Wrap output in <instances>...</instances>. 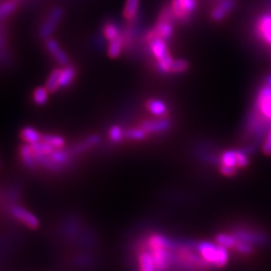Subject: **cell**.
<instances>
[{"label": "cell", "mask_w": 271, "mask_h": 271, "mask_svg": "<svg viewBox=\"0 0 271 271\" xmlns=\"http://www.w3.org/2000/svg\"><path fill=\"white\" fill-rule=\"evenodd\" d=\"M229 259V253H228V248L222 246L219 244V249H218V257H217V261L215 264V267H224Z\"/></svg>", "instance_id": "30"}, {"label": "cell", "mask_w": 271, "mask_h": 271, "mask_svg": "<svg viewBox=\"0 0 271 271\" xmlns=\"http://www.w3.org/2000/svg\"><path fill=\"white\" fill-rule=\"evenodd\" d=\"M77 77V69L72 66L68 65L62 69L61 78H60V88L67 89L73 85Z\"/></svg>", "instance_id": "13"}, {"label": "cell", "mask_w": 271, "mask_h": 271, "mask_svg": "<svg viewBox=\"0 0 271 271\" xmlns=\"http://www.w3.org/2000/svg\"><path fill=\"white\" fill-rule=\"evenodd\" d=\"M189 69V63L185 60H174L172 67H171V73L172 74H182L186 72Z\"/></svg>", "instance_id": "31"}, {"label": "cell", "mask_w": 271, "mask_h": 271, "mask_svg": "<svg viewBox=\"0 0 271 271\" xmlns=\"http://www.w3.org/2000/svg\"><path fill=\"white\" fill-rule=\"evenodd\" d=\"M197 0H172L170 4L175 20L186 22L197 8Z\"/></svg>", "instance_id": "1"}, {"label": "cell", "mask_w": 271, "mask_h": 271, "mask_svg": "<svg viewBox=\"0 0 271 271\" xmlns=\"http://www.w3.org/2000/svg\"><path fill=\"white\" fill-rule=\"evenodd\" d=\"M215 241L217 244H220L228 249H234L237 243V239L230 233H219L215 237Z\"/></svg>", "instance_id": "21"}, {"label": "cell", "mask_w": 271, "mask_h": 271, "mask_svg": "<svg viewBox=\"0 0 271 271\" xmlns=\"http://www.w3.org/2000/svg\"><path fill=\"white\" fill-rule=\"evenodd\" d=\"M17 9V4L15 1L9 0L0 4V20H3L10 15H12Z\"/></svg>", "instance_id": "25"}, {"label": "cell", "mask_w": 271, "mask_h": 271, "mask_svg": "<svg viewBox=\"0 0 271 271\" xmlns=\"http://www.w3.org/2000/svg\"><path fill=\"white\" fill-rule=\"evenodd\" d=\"M64 14L65 12L61 7L52 8L39 29V37L44 40L49 38L52 33L56 31L58 25L64 17Z\"/></svg>", "instance_id": "3"}, {"label": "cell", "mask_w": 271, "mask_h": 271, "mask_svg": "<svg viewBox=\"0 0 271 271\" xmlns=\"http://www.w3.org/2000/svg\"><path fill=\"white\" fill-rule=\"evenodd\" d=\"M45 48L51 54V57L56 60L61 66L66 67L69 65V63H70L69 56L56 39L51 38V37L45 39Z\"/></svg>", "instance_id": "6"}, {"label": "cell", "mask_w": 271, "mask_h": 271, "mask_svg": "<svg viewBox=\"0 0 271 271\" xmlns=\"http://www.w3.org/2000/svg\"><path fill=\"white\" fill-rule=\"evenodd\" d=\"M61 72L62 70L61 69H56V70H53L46 83H45V88L48 90L49 92H56L60 88V78H61Z\"/></svg>", "instance_id": "20"}, {"label": "cell", "mask_w": 271, "mask_h": 271, "mask_svg": "<svg viewBox=\"0 0 271 271\" xmlns=\"http://www.w3.org/2000/svg\"><path fill=\"white\" fill-rule=\"evenodd\" d=\"M108 138L116 144H120L125 140V131L122 127L114 125L108 130Z\"/></svg>", "instance_id": "28"}, {"label": "cell", "mask_w": 271, "mask_h": 271, "mask_svg": "<svg viewBox=\"0 0 271 271\" xmlns=\"http://www.w3.org/2000/svg\"><path fill=\"white\" fill-rule=\"evenodd\" d=\"M219 1H222V0H219Z\"/></svg>", "instance_id": "37"}, {"label": "cell", "mask_w": 271, "mask_h": 271, "mask_svg": "<svg viewBox=\"0 0 271 271\" xmlns=\"http://www.w3.org/2000/svg\"><path fill=\"white\" fill-rule=\"evenodd\" d=\"M256 32L258 37L271 45V14H263L259 17L256 25Z\"/></svg>", "instance_id": "9"}, {"label": "cell", "mask_w": 271, "mask_h": 271, "mask_svg": "<svg viewBox=\"0 0 271 271\" xmlns=\"http://www.w3.org/2000/svg\"><path fill=\"white\" fill-rule=\"evenodd\" d=\"M236 159H237V167L239 168H245L250 164V160L248 158V155L241 149V150H235Z\"/></svg>", "instance_id": "32"}, {"label": "cell", "mask_w": 271, "mask_h": 271, "mask_svg": "<svg viewBox=\"0 0 271 271\" xmlns=\"http://www.w3.org/2000/svg\"><path fill=\"white\" fill-rule=\"evenodd\" d=\"M19 156L22 164L29 170H33L38 165L37 160L32 152L31 146L29 144H24L19 149Z\"/></svg>", "instance_id": "11"}, {"label": "cell", "mask_w": 271, "mask_h": 271, "mask_svg": "<svg viewBox=\"0 0 271 271\" xmlns=\"http://www.w3.org/2000/svg\"><path fill=\"white\" fill-rule=\"evenodd\" d=\"M100 142V137L98 135H91L86 138L83 142L76 144L70 151L72 154H81L87 150L95 147Z\"/></svg>", "instance_id": "14"}, {"label": "cell", "mask_w": 271, "mask_h": 271, "mask_svg": "<svg viewBox=\"0 0 271 271\" xmlns=\"http://www.w3.org/2000/svg\"><path fill=\"white\" fill-rule=\"evenodd\" d=\"M173 62L174 60L171 57V54L168 53L167 56H165L163 59L157 61V64H156L157 71H159L161 74H170Z\"/></svg>", "instance_id": "27"}, {"label": "cell", "mask_w": 271, "mask_h": 271, "mask_svg": "<svg viewBox=\"0 0 271 271\" xmlns=\"http://www.w3.org/2000/svg\"><path fill=\"white\" fill-rule=\"evenodd\" d=\"M42 134H40L36 129L32 127H25L20 132V138L21 140L29 145H32L34 143L41 141Z\"/></svg>", "instance_id": "18"}, {"label": "cell", "mask_w": 271, "mask_h": 271, "mask_svg": "<svg viewBox=\"0 0 271 271\" xmlns=\"http://www.w3.org/2000/svg\"><path fill=\"white\" fill-rule=\"evenodd\" d=\"M147 41L149 43L151 52L154 56V58L156 59V61L163 59L169 53L168 46L166 43L167 41L165 39L161 38L160 36H158L153 29L147 34Z\"/></svg>", "instance_id": "5"}, {"label": "cell", "mask_w": 271, "mask_h": 271, "mask_svg": "<svg viewBox=\"0 0 271 271\" xmlns=\"http://www.w3.org/2000/svg\"><path fill=\"white\" fill-rule=\"evenodd\" d=\"M219 171L221 174L227 177H232L237 174V167H232V166H226V165H220Z\"/></svg>", "instance_id": "34"}, {"label": "cell", "mask_w": 271, "mask_h": 271, "mask_svg": "<svg viewBox=\"0 0 271 271\" xmlns=\"http://www.w3.org/2000/svg\"><path fill=\"white\" fill-rule=\"evenodd\" d=\"M237 252L241 253V254H252L254 252V246L247 243V242H244V241H241V240H237V243L235 245V248H234Z\"/></svg>", "instance_id": "33"}, {"label": "cell", "mask_w": 271, "mask_h": 271, "mask_svg": "<svg viewBox=\"0 0 271 271\" xmlns=\"http://www.w3.org/2000/svg\"><path fill=\"white\" fill-rule=\"evenodd\" d=\"M231 234L237 240L247 242L253 246H266L271 241L270 237L267 234L247 228H237L231 231Z\"/></svg>", "instance_id": "2"}, {"label": "cell", "mask_w": 271, "mask_h": 271, "mask_svg": "<svg viewBox=\"0 0 271 271\" xmlns=\"http://www.w3.org/2000/svg\"><path fill=\"white\" fill-rule=\"evenodd\" d=\"M220 164L226 165V166L237 167V159H236L235 150L223 152L220 157Z\"/></svg>", "instance_id": "29"}, {"label": "cell", "mask_w": 271, "mask_h": 271, "mask_svg": "<svg viewBox=\"0 0 271 271\" xmlns=\"http://www.w3.org/2000/svg\"><path fill=\"white\" fill-rule=\"evenodd\" d=\"M148 133L141 127L131 128L125 131V140L129 141H143L147 139Z\"/></svg>", "instance_id": "23"}, {"label": "cell", "mask_w": 271, "mask_h": 271, "mask_svg": "<svg viewBox=\"0 0 271 271\" xmlns=\"http://www.w3.org/2000/svg\"><path fill=\"white\" fill-rule=\"evenodd\" d=\"M138 264H139V271H157L153 257L151 253L146 250H140L138 256Z\"/></svg>", "instance_id": "15"}, {"label": "cell", "mask_w": 271, "mask_h": 271, "mask_svg": "<svg viewBox=\"0 0 271 271\" xmlns=\"http://www.w3.org/2000/svg\"><path fill=\"white\" fill-rule=\"evenodd\" d=\"M266 84H267V86L271 87V76H268V77H267V79H266Z\"/></svg>", "instance_id": "36"}, {"label": "cell", "mask_w": 271, "mask_h": 271, "mask_svg": "<svg viewBox=\"0 0 271 271\" xmlns=\"http://www.w3.org/2000/svg\"><path fill=\"white\" fill-rule=\"evenodd\" d=\"M235 7V0H222L219 2L211 13V18L215 21L223 20L228 13H230Z\"/></svg>", "instance_id": "10"}, {"label": "cell", "mask_w": 271, "mask_h": 271, "mask_svg": "<svg viewBox=\"0 0 271 271\" xmlns=\"http://www.w3.org/2000/svg\"><path fill=\"white\" fill-rule=\"evenodd\" d=\"M41 141H43V142L51 145L52 147H54L56 149L65 148V145H66L65 139L63 137H61V136H58V135L42 134Z\"/></svg>", "instance_id": "26"}, {"label": "cell", "mask_w": 271, "mask_h": 271, "mask_svg": "<svg viewBox=\"0 0 271 271\" xmlns=\"http://www.w3.org/2000/svg\"><path fill=\"white\" fill-rule=\"evenodd\" d=\"M48 95H49V91L45 87H38L33 90L32 99L35 104L43 105L47 102Z\"/></svg>", "instance_id": "24"}, {"label": "cell", "mask_w": 271, "mask_h": 271, "mask_svg": "<svg viewBox=\"0 0 271 271\" xmlns=\"http://www.w3.org/2000/svg\"><path fill=\"white\" fill-rule=\"evenodd\" d=\"M171 121L167 118H158L152 120H146L141 123L140 127L143 128L148 134L167 132L171 128Z\"/></svg>", "instance_id": "8"}, {"label": "cell", "mask_w": 271, "mask_h": 271, "mask_svg": "<svg viewBox=\"0 0 271 271\" xmlns=\"http://www.w3.org/2000/svg\"><path fill=\"white\" fill-rule=\"evenodd\" d=\"M71 151L67 150L65 148L61 149H54L53 152L49 155V158L56 163L57 165H59L62 169L67 165V163L70 160L71 157Z\"/></svg>", "instance_id": "17"}, {"label": "cell", "mask_w": 271, "mask_h": 271, "mask_svg": "<svg viewBox=\"0 0 271 271\" xmlns=\"http://www.w3.org/2000/svg\"><path fill=\"white\" fill-rule=\"evenodd\" d=\"M121 34V29L117 23L113 21H107L104 23L102 27V35L105 40L110 42L119 37Z\"/></svg>", "instance_id": "19"}, {"label": "cell", "mask_w": 271, "mask_h": 271, "mask_svg": "<svg viewBox=\"0 0 271 271\" xmlns=\"http://www.w3.org/2000/svg\"><path fill=\"white\" fill-rule=\"evenodd\" d=\"M124 44H125V37L123 36V34H121L116 39L110 41L107 46V50H106L107 56L113 60L118 59L121 56Z\"/></svg>", "instance_id": "16"}, {"label": "cell", "mask_w": 271, "mask_h": 271, "mask_svg": "<svg viewBox=\"0 0 271 271\" xmlns=\"http://www.w3.org/2000/svg\"><path fill=\"white\" fill-rule=\"evenodd\" d=\"M262 151H263L264 155H266V156H270L271 155V129L269 130L268 135L266 137V140L263 143Z\"/></svg>", "instance_id": "35"}, {"label": "cell", "mask_w": 271, "mask_h": 271, "mask_svg": "<svg viewBox=\"0 0 271 271\" xmlns=\"http://www.w3.org/2000/svg\"><path fill=\"white\" fill-rule=\"evenodd\" d=\"M146 107L152 115L156 116L157 118H166L168 114V108L165 102L157 98L148 99L146 102Z\"/></svg>", "instance_id": "12"}, {"label": "cell", "mask_w": 271, "mask_h": 271, "mask_svg": "<svg viewBox=\"0 0 271 271\" xmlns=\"http://www.w3.org/2000/svg\"><path fill=\"white\" fill-rule=\"evenodd\" d=\"M10 214L13 218H15L20 223H22L23 225L30 229H37L39 227V220L37 217L21 206L17 205L11 206Z\"/></svg>", "instance_id": "4"}, {"label": "cell", "mask_w": 271, "mask_h": 271, "mask_svg": "<svg viewBox=\"0 0 271 271\" xmlns=\"http://www.w3.org/2000/svg\"><path fill=\"white\" fill-rule=\"evenodd\" d=\"M219 244H215L208 241H202L197 243V251L202 258L212 266H215L217 257H218Z\"/></svg>", "instance_id": "7"}, {"label": "cell", "mask_w": 271, "mask_h": 271, "mask_svg": "<svg viewBox=\"0 0 271 271\" xmlns=\"http://www.w3.org/2000/svg\"><path fill=\"white\" fill-rule=\"evenodd\" d=\"M139 3L140 0H127L123 12L124 17L127 20H133L136 17L139 10Z\"/></svg>", "instance_id": "22"}]
</instances>
